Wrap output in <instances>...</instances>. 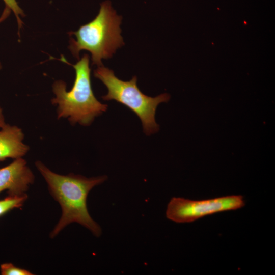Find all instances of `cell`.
<instances>
[{"label":"cell","mask_w":275,"mask_h":275,"mask_svg":"<svg viewBox=\"0 0 275 275\" xmlns=\"http://www.w3.org/2000/svg\"><path fill=\"white\" fill-rule=\"evenodd\" d=\"M94 76L108 90L107 94L102 97L104 100H116L133 111L140 119L146 134L149 135L158 131L159 125L155 119V112L159 103L169 100L168 94L163 93L155 97L146 95L137 86L136 76L129 81H123L117 77L113 70L103 65L94 71Z\"/></svg>","instance_id":"277c9868"},{"label":"cell","mask_w":275,"mask_h":275,"mask_svg":"<svg viewBox=\"0 0 275 275\" xmlns=\"http://www.w3.org/2000/svg\"><path fill=\"white\" fill-rule=\"evenodd\" d=\"M245 204L241 195L202 200L173 197L168 204L166 215L168 219L177 223H191L207 215L240 209Z\"/></svg>","instance_id":"5b68a950"},{"label":"cell","mask_w":275,"mask_h":275,"mask_svg":"<svg viewBox=\"0 0 275 275\" xmlns=\"http://www.w3.org/2000/svg\"><path fill=\"white\" fill-rule=\"evenodd\" d=\"M62 62L73 66L75 78L71 89L67 91L66 84L62 80L54 82L52 86L56 96L51 103L57 106V118H66L71 124L78 123L89 126L95 117L107 108L95 97L91 87L89 56L84 54L74 65L70 64L62 56Z\"/></svg>","instance_id":"7a4b0ae2"},{"label":"cell","mask_w":275,"mask_h":275,"mask_svg":"<svg viewBox=\"0 0 275 275\" xmlns=\"http://www.w3.org/2000/svg\"><path fill=\"white\" fill-rule=\"evenodd\" d=\"M28 198L25 193L22 195H9L0 200V216L14 208H21Z\"/></svg>","instance_id":"ba28073f"},{"label":"cell","mask_w":275,"mask_h":275,"mask_svg":"<svg viewBox=\"0 0 275 275\" xmlns=\"http://www.w3.org/2000/svg\"><path fill=\"white\" fill-rule=\"evenodd\" d=\"M5 4V6L8 7L11 11L14 13L17 19L19 28H21L22 22L20 18V16H24L23 10L19 6L16 0H3Z\"/></svg>","instance_id":"30bf717a"},{"label":"cell","mask_w":275,"mask_h":275,"mask_svg":"<svg viewBox=\"0 0 275 275\" xmlns=\"http://www.w3.org/2000/svg\"><path fill=\"white\" fill-rule=\"evenodd\" d=\"M34 179L26 161L22 158L15 159L0 169V193L7 190L9 195L25 194Z\"/></svg>","instance_id":"8992f818"},{"label":"cell","mask_w":275,"mask_h":275,"mask_svg":"<svg viewBox=\"0 0 275 275\" xmlns=\"http://www.w3.org/2000/svg\"><path fill=\"white\" fill-rule=\"evenodd\" d=\"M121 20V16L112 8L109 1L102 3L98 15L92 21L69 33L76 37L70 41L69 48L72 54L78 58L80 51L87 50L91 54L92 65H103L102 59L111 58L124 44L120 28Z\"/></svg>","instance_id":"3957f363"},{"label":"cell","mask_w":275,"mask_h":275,"mask_svg":"<svg viewBox=\"0 0 275 275\" xmlns=\"http://www.w3.org/2000/svg\"><path fill=\"white\" fill-rule=\"evenodd\" d=\"M35 166L46 181L50 194L62 208L61 217L51 232L50 237H54L66 226L74 222L99 237L101 228L89 213L87 198L90 190L104 182L107 177L87 178L72 173L60 175L51 171L40 161H37Z\"/></svg>","instance_id":"6da1fadb"},{"label":"cell","mask_w":275,"mask_h":275,"mask_svg":"<svg viewBox=\"0 0 275 275\" xmlns=\"http://www.w3.org/2000/svg\"><path fill=\"white\" fill-rule=\"evenodd\" d=\"M1 274L2 275H32L30 271L15 266L11 263L2 264L0 266Z\"/></svg>","instance_id":"9c48e42d"},{"label":"cell","mask_w":275,"mask_h":275,"mask_svg":"<svg viewBox=\"0 0 275 275\" xmlns=\"http://www.w3.org/2000/svg\"><path fill=\"white\" fill-rule=\"evenodd\" d=\"M24 133L16 125L6 123L0 128V162L8 158H22L29 147L23 143Z\"/></svg>","instance_id":"52a82bcc"},{"label":"cell","mask_w":275,"mask_h":275,"mask_svg":"<svg viewBox=\"0 0 275 275\" xmlns=\"http://www.w3.org/2000/svg\"><path fill=\"white\" fill-rule=\"evenodd\" d=\"M6 123L3 109L0 106V128L3 127Z\"/></svg>","instance_id":"7c38bea8"},{"label":"cell","mask_w":275,"mask_h":275,"mask_svg":"<svg viewBox=\"0 0 275 275\" xmlns=\"http://www.w3.org/2000/svg\"><path fill=\"white\" fill-rule=\"evenodd\" d=\"M11 10L7 7L5 6V8L0 17V23L4 21L10 15ZM2 68L1 64L0 63V69Z\"/></svg>","instance_id":"8fae6325"}]
</instances>
